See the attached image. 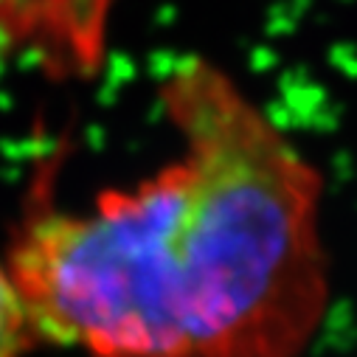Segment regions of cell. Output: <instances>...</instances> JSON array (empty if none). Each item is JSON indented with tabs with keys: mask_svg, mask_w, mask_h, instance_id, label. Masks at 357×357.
<instances>
[{
	"mask_svg": "<svg viewBox=\"0 0 357 357\" xmlns=\"http://www.w3.org/2000/svg\"><path fill=\"white\" fill-rule=\"evenodd\" d=\"M181 158L70 211L31 197L6 267L40 343L87 357H304L329 310L321 172L200 54L158 84Z\"/></svg>",
	"mask_w": 357,
	"mask_h": 357,
	"instance_id": "cell-1",
	"label": "cell"
},
{
	"mask_svg": "<svg viewBox=\"0 0 357 357\" xmlns=\"http://www.w3.org/2000/svg\"><path fill=\"white\" fill-rule=\"evenodd\" d=\"M113 0H0V43L54 79L93 76L105 62Z\"/></svg>",
	"mask_w": 357,
	"mask_h": 357,
	"instance_id": "cell-2",
	"label": "cell"
},
{
	"mask_svg": "<svg viewBox=\"0 0 357 357\" xmlns=\"http://www.w3.org/2000/svg\"><path fill=\"white\" fill-rule=\"evenodd\" d=\"M37 332L15 287L6 261L0 259V357H29L37 349Z\"/></svg>",
	"mask_w": 357,
	"mask_h": 357,
	"instance_id": "cell-3",
	"label": "cell"
}]
</instances>
